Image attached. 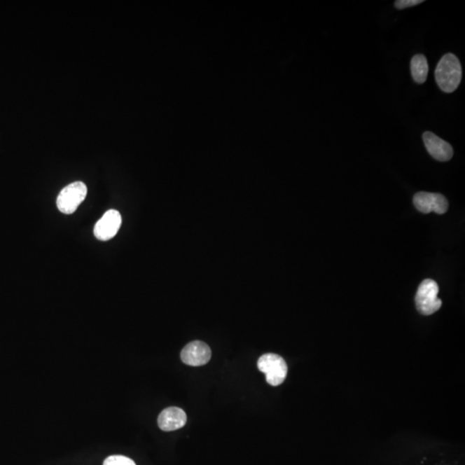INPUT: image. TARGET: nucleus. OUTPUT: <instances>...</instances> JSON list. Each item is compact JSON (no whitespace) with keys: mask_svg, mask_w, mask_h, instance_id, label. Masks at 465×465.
I'll use <instances>...</instances> for the list:
<instances>
[{"mask_svg":"<svg viewBox=\"0 0 465 465\" xmlns=\"http://www.w3.org/2000/svg\"><path fill=\"white\" fill-rule=\"evenodd\" d=\"M435 80L444 92L456 91L462 80V66L455 55L449 53L441 58L435 70Z\"/></svg>","mask_w":465,"mask_h":465,"instance_id":"nucleus-1","label":"nucleus"},{"mask_svg":"<svg viewBox=\"0 0 465 465\" xmlns=\"http://www.w3.org/2000/svg\"><path fill=\"white\" fill-rule=\"evenodd\" d=\"M438 286L434 280L425 279L419 284L415 296V305L423 316H430L437 312L442 306L441 299L438 298Z\"/></svg>","mask_w":465,"mask_h":465,"instance_id":"nucleus-2","label":"nucleus"},{"mask_svg":"<svg viewBox=\"0 0 465 465\" xmlns=\"http://www.w3.org/2000/svg\"><path fill=\"white\" fill-rule=\"evenodd\" d=\"M258 368L265 375L266 382L272 386L282 384L287 377V363L279 355L268 354L261 356L258 360Z\"/></svg>","mask_w":465,"mask_h":465,"instance_id":"nucleus-3","label":"nucleus"},{"mask_svg":"<svg viewBox=\"0 0 465 465\" xmlns=\"http://www.w3.org/2000/svg\"><path fill=\"white\" fill-rule=\"evenodd\" d=\"M86 195H88V187L83 182L70 183L58 195L56 204L59 211L66 215L74 213L85 200Z\"/></svg>","mask_w":465,"mask_h":465,"instance_id":"nucleus-4","label":"nucleus"},{"mask_svg":"<svg viewBox=\"0 0 465 465\" xmlns=\"http://www.w3.org/2000/svg\"><path fill=\"white\" fill-rule=\"evenodd\" d=\"M414 204L419 211L429 214L434 212L437 214H444L447 211L449 204L448 201L443 195L438 193H416L414 197Z\"/></svg>","mask_w":465,"mask_h":465,"instance_id":"nucleus-5","label":"nucleus"},{"mask_svg":"<svg viewBox=\"0 0 465 465\" xmlns=\"http://www.w3.org/2000/svg\"><path fill=\"white\" fill-rule=\"evenodd\" d=\"M122 216L118 211L110 209L104 213L95 227V235L99 241L106 242L118 234L121 228Z\"/></svg>","mask_w":465,"mask_h":465,"instance_id":"nucleus-6","label":"nucleus"},{"mask_svg":"<svg viewBox=\"0 0 465 465\" xmlns=\"http://www.w3.org/2000/svg\"><path fill=\"white\" fill-rule=\"evenodd\" d=\"M211 358V348L202 341L197 340L189 343L181 352L182 361L190 366H204Z\"/></svg>","mask_w":465,"mask_h":465,"instance_id":"nucleus-7","label":"nucleus"},{"mask_svg":"<svg viewBox=\"0 0 465 465\" xmlns=\"http://www.w3.org/2000/svg\"><path fill=\"white\" fill-rule=\"evenodd\" d=\"M423 141L430 155L438 161H448L452 158L453 148L447 141L442 140L441 138L432 132L423 134Z\"/></svg>","mask_w":465,"mask_h":465,"instance_id":"nucleus-8","label":"nucleus"},{"mask_svg":"<svg viewBox=\"0 0 465 465\" xmlns=\"http://www.w3.org/2000/svg\"><path fill=\"white\" fill-rule=\"evenodd\" d=\"M187 421L186 412L182 408L170 407L160 412L158 425L165 432H172L185 426Z\"/></svg>","mask_w":465,"mask_h":465,"instance_id":"nucleus-9","label":"nucleus"},{"mask_svg":"<svg viewBox=\"0 0 465 465\" xmlns=\"http://www.w3.org/2000/svg\"><path fill=\"white\" fill-rule=\"evenodd\" d=\"M410 69L412 77L416 83H425L429 71V63L425 56L422 54L415 55L411 60Z\"/></svg>","mask_w":465,"mask_h":465,"instance_id":"nucleus-10","label":"nucleus"},{"mask_svg":"<svg viewBox=\"0 0 465 465\" xmlns=\"http://www.w3.org/2000/svg\"><path fill=\"white\" fill-rule=\"evenodd\" d=\"M104 465H137L132 459L129 457L120 455H114L107 457L104 460Z\"/></svg>","mask_w":465,"mask_h":465,"instance_id":"nucleus-11","label":"nucleus"},{"mask_svg":"<svg viewBox=\"0 0 465 465\" xmlns=\"http://www.w3.org/2000/svg\"><path fill=\"white\" fill-rule=\"evenodd\" d=\"M423 2L422 0H397L395 2V6L397 9L403 10L408 8V7L418 6Z\"/></svg>","mask_w":465,"mask_h":465,"instance_id":"nucleus-12","label":"nucleus"}]
</instances>
